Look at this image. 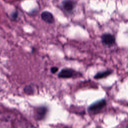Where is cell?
<instances>
[{"label":"cell","instance_id":"3957f363","mask_svg":"<svg viewBox=\"0 0 128 128\" xmlns=\"http://www.w3.org/2000/svg\"><path fill=\"white\" fill-rule=\"evenodd\" d=\"M76 6V2L73 0H64L62 2V8L68 12H72Z\"/></svg>","mask_w":128,"mask_h":128},{"label":"cell","instance_id":"52a82bcc","mask_svg":"<svg viewBox=\"0 0 128 128\" xmlns=\"http://www.w3.org/2000/svg\"><path fill=\"white\" fill-rule=\"evenodd\" d=\"M112 71L111 70H108L106 71H103V72H100L96 73L94 76V79H102L103 78H106V76H110Z\"/></svg>","mask_w":128,"mask_h":128},{"label":"cell","instance_id":"8992f818","mask_svg":"<svg viewBox=\"0 0 128 128\" xmlns=\"http://www.w3.org/2000/svg\"><path fill=\"white\" fill-rule=\"evenodd\" d=\"M74 72L70 68H64L58 73V76L60 78H70L73 76Z\"/></svg>","mask_w":128,"mask_h":128},{"label":"cell","instance_id":"5b68a950","mask_svg":"<svg viewBox=\"0 0 128 128\" xmlns=\"http://www.w3.org/2000/svg\"><path fill=\"white\" fill-rule=\"evenodd\" d=\"M47 108L45 106H40L36 108L35 112V116L38 120L43 119L46 114Z\"/></svg>","mask_w":128,"mask_h":128},{"label":"cell","instance_id":"7a4b0ae2","mask_svg":"<svg viewBox=\"0 0 128 128\" xmlns=\"http://www.w3.org/2000/svg\"><path fill=\"white\" fill-rule=\"evenodd\" d=\"M101 39L102 44L106 46H110L115 42L114 36L110 34H102Z\"/></svg>","mask_w":128,"mask_h":128},{"label":"cell","instance_id":"277c9868","mask_svg":"<svg viewBox=\"0 0 128 128\" xmlns=\"http://www.w3.org/2000/svg\"><path fill=\"white\" fill-rule=\"evenodd\" d=\"M40 18L42 20L48 24H52L54 22L53 14L48 11H44L40 14Z\"/></svg>","mask_w":128,"mask_h":128},{"label":"cell","instance_id":"ba28073f","mask_svg":"<svg viewBox=\"0 0 128 128\" xmlns=\"http://www.w3.org/2000/svg\"><path fill=\"white\" fill-rule=\"evenodd\" d=\"M24 91L27 94H32L34 92L33 88L30 85L26 86L24 88Z\"/></svg>","mask_w":128,"mask_h":128},{"label":"cell","instance_id":"30bf717a","mask_svg":"<svg viewBox=\"0 0 128 128\" xmlns=\"http://www.w3.org/2000/svg\"><path fill=\"white\" fill-rule=\"evenodd\" d=\"M50 70H51V72L53 74H54L56 73V72H58V68L57 67H56V66H54V67H52L50 69Z\"/></svg>","mask_w":128,"mask_h":128},{"label":"cell","instance_id":"9c48e42d","mask_svg":"<svg viewBox=\"0 0 128 128\" xmlns=\"http://www.w3.org/2000/svg\"><path fill=\"white\" fill-rule=\"evenodd\" d=\"M10 17L12 20H16L18 17V12L16 10L12 12L10 14Z\"/></svg>","mask_w":128,"mask_h":128},{"label":"cell","instance_id":"6da1fadb","mask_svg":"<svg viewBox=\"0 0 128 128\" xmlns=\"http://www.w3.org/2000/svg\"><path fill=\"white\" fill-rule=\"evenodd\" d=\"M106 105V101L104 98L98 100L91 104L88 108V110L91 113H98Z\"/></svg>","mask_w":128,"mask_h":128}]
</instances>
